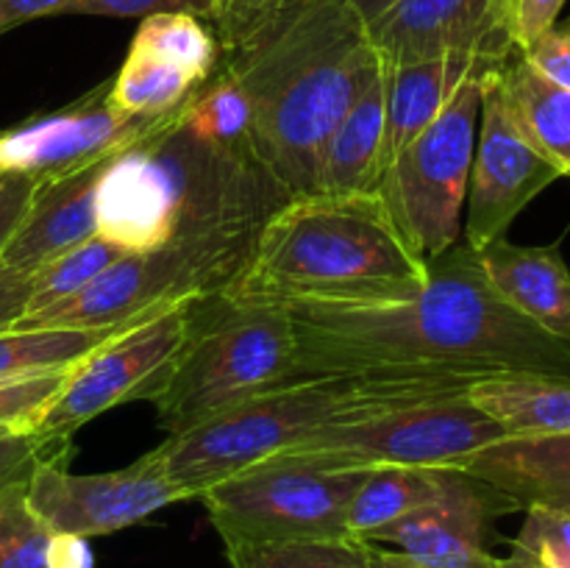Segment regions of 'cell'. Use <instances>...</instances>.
I'll use <instances>...</instances> for the list:
<instances>
[{"mask_svg": "<svg viewBox=\"0 0 570 568\" xmlns=\"http://www.w3.org/2000/svg\"><path fill=\"white\" fill-rule=\"evenodd\" d=\"M295 371L312 376H401L479 382L510 373L570 376V343L512 310L465 239L429 262L410 298L287 304Z\"/></svg>", "mask_w": 570, "mask_h": 568, "instance_id": "6da1fadb", "label": "cell"}, {"mask_svg": "<svg viewBox=\"0 0 570 568\" xmlns=\"http://www.w3.org/2000/svg\"><path fill=\"white\" fill-rule=\"evenodd\" d=\"M217 67L248 98L254 156L287 200L315 193L323 148L382 56L348 0H271L220 39Z\"/></svg>", "mask_w": 570, "mask_h": 568, "instance_id": "7a4b0ae2", "label": "cell"}, {"mask_svg": "<svg viewBox=\"0 0 570 568\" xmlns=\"http://www.w3.org/2000/svg\"><path fill=\"white\" fill-rule=\"evenodd\" d=\"M429 265L406 243L382 193L287 198L265 217L223 298L243 304H351L410 298Z\"/></svg>", "mask_w": 570, "mask_h": 568, "instance_id": "3957f363", "label": "cell"}, {"mask_svg": "<svg viewBox=\"0 0 570 568\" xmlns=\"http://www.w3.org/2000/svg\"><path fill=\"white\" fill-rule=\"evenodd\" d=\"M468 390L465 382L401 376H312L254 395L198 427L156 445L170 479L189 499L232 473L289 451L337 423L360 421L395 407Z\"/></svg>", "mask_w": 570, "mask_h": 568, "instance_id": "277c9868", "label": "cell"}, {"mask_svg": "<svg viewBox=\"0 0 570 568\" xmlns=\"http://www.w3.org/2000/svg\"><path fill=\"white\" fill-rule=\"evenodd\" d=\"M289 382H298V371L287 310L215 295L195 310L181 360L154 401L156 415L173 438Z\"/></svg>", "mask_w": 570, "mask_h": 568, "instance_id": "5b68a950", "label": "cell"}, {"mask_svg": "<svg viewBox=\"0 0 570 568\" xmlns=\"http://www.w3.org/2000/svg\"><path fill=\"white\" fill-rule=\"evenodd\" d=\"M259 228H215L145 254H122L81 293L22 315L11 329H120L178 301L215 298L239 276Z\"/></svg>", "mask_w": 570, "mask_h": 568, "instance_id": "8992f818", "label": "cell"}, {"mask_svg": "<svg viewBox=\"0 0 570 568\" xmlns=\"http://www.w3.org/2000/svg\"><path fill=\"white\" fill-rule=\"evenodd\" d=\"M367 468L276 454L198 496L223 546L345 538L348 510Z\"/></svg>", "mask_w": 570, "mask_h": 568, "instance_id": "52a82bcc", "label": "cell"}, {"mask_svg": "<svg viewBox=\"0 0 570 568\" xmlns=\"http://www.w3.org/2000/svg\"><path fill=\"white\" fill-rule=\"evenodd\" d=\"M488 76L462 84L451 104L384 167L379 182L390 215L426 265L462 239V206Z\"/></svg>", "mask_w": 570, "mask_h": 568, "instance_id": "ba28073f", "label": "cell"}, {"mask_svg": "<svg viewBox=\"0 0 570 568\" xmlns=\"http://www.w3.org/2000/svg\"><path fill=\"white\" fill-rule=\"evenodd\" d=\"M499 421L468 390L395 407L312 434L284 454L315 457L343 468H462L476 451L504 440Z\"/></svg>", "mask_w": 570, "mask_h": 568, "instance_id": "9c48e42d", "label": "cell"}, {"mask_svg": "<svg viewBox=\"0 0 570 568\" xmlns=\"http://www.w3.org/2000/svg\"><path fill=\"white\" fill-rule=\"evenodd\" d=\"M200 301H178L117 332L67 371L65 388L33 429L45 438H72L76 429L131 401H156L193 334Z\"/></svg>", "mask_w": 570, "mask_h": 568, "instance_id": "30bf717a", "label": "cell"}, {"mask_svg": "<svg viewBox=\"0 0 570 568\" xmlns=\"http://www.w3.org/2000/svg\"><path fill=\"white\" fill-rule=\"evenodd\" d=\"M560 178V167L534 148L515 120L501 87V70H493L482 84L462 239L479 251L493 239L507 237L515 217Z\"/></svg>", "mask_w": 570, "mask_h": 568, "instance_id": "8fae6325", "label": "cell"}, {"mask_svg": "<svg viewBox=\"0 0 570 568\" xmlns=\"http://www.w3.org/2000/svg\"><path fill=\"white\" fill-rule=\"evenodd\" d=\"M28 505L56 535L100 538L187 501L154 451L106 473H70L67 462H42L26 484Z\"/></svg>", "mask_w": 570, "mask_h": 568, "instance_id": "7c38bea8", "label": "cell"}, {"mask_svg": "<svg viewBox=\"0 0 570 568\" xmlns=\"http://www.w3.org/2000/svg\"><path fill=\"white\" fill-rule=\"evenodd\" d=\"M176 115V111H173ZM167 117H128L109 100V81L98 84L50 115L0 131V173H22L37 184L106 161L159 131Z\"/></svg>", "mask_w": 570, "mask_h": 568, "instance_id": "4fadbf2b", "label": "cell"}, {"mask_svg": "<svg viewBox=\"0 0 570 568\" xmlns=\"http://www.w3.org/2000/svg\"><path fill=\"white\" fill-rule=\"evenodd\" d=\"M512 14L515 0H399L367 33L387 65L451 53L507 61L518 53Z\"/></svg>", "mask_w": 570, "mask_h": 568, "instance_id": "5bb4252c", "label": "cell"}, {"mask_svg": "<svg viewBox=\"0 0 570 568\" xmlns=\"http://www.w3.org/2000/svg\"><path fill=\"white\" fill-rule=\"evenodd\" d=\"M501 512H515L510 499L456 468L449 490L432 505L406 512L376 529L371 543L401 551L434 568H499L501 557L488 549L490 523Z\"/></svg>", "mask_w": 570, "mask_h": 568, "instance_id": "9a60e30c", "label": "cell"}, {"mask_svg": "<svg viewBox=\"0 0 570 568\" xmlns=\"http://www.w3.org/2000/svg\"><path fill=\"white\" fill-rule=\"evenodd\" d=\"M178 223L181 200L156 150L154 134L104 161L95 184V226L100 237L126 254H145L173 243Z\"/></svg>", "mask_w": 570, "mask_h": 568, "instance_id": "2e32d148", "label": "cell"}, {"mask_svg": "<svg viewBox=\"0 0 570 568\" xmlns=\"http://www.w3.org/2000/svg\"><path fill=\"white\" fill-rule=\"evenodd\" d=\"M100 167L104 161L70 173V176L37 184V193L20 228L0 254V267L33 276L50 259L95 237L98 234L95 184H98Z\"/></svg>", "mask_w": 570, "mask_h": 568, "instance_id": "e0dca14e", "label": "cell"}, {"mask_svg": "<svg viewBox=\"0 0 570 568\" xmlns=\"http://www.w3.org/2000/svg\"><path fill=\"white\" fill-rule=\"evenodd\" d=\"M507 61L468 53L399 65L384 61V167L451 104L462 84L501 70Z\"/></svg>", "mask_w": 570, "mask_h": 568, "instance_id": "ac0fdd59", "label": "cell"}, {"mask_svg": "<svg viewBox=\"0 0 570 568\" xmlns=\"http://www.w3.org/2000/svg\"><path fill=\"white\" fill-rule=\"evenodd\" d=\"M476 256L490 287L512 310L570 343V271L560 245H515L499 237Z\"/></svg>", "mask_w": 570, "mask_h": 568, "instance_id": "d6986e66", "label": "cell"}, {"mask_svg": "<svg viewBox=\"0 0 570 568\" xmlns=\"http://www.w3.org/2000/svg\"><path fill=\"white\" fill-rule=\"evenodd\" d=\"M462 471L499 490L515 510H570V432L504 438L476 451Z\"/></svg>", "mask_w": 570, "mask_h": 568, "instance_id": "ffe728a7", "label": "cell"}, {"mask_svg": "<svg viewBox=\"0 0 570 568\" xmlns=\"http://www.w3.org/2000/svg\"><path fill=\"white\" fill-rule=\"evenodd\" d=\"M384 173V61L351 104L323 148L315 193L354 195L379 189Z\"/></svg>", "mask_w": 570, "mask_h": 568, "instance_id": "44dd1931", "label": "cell"}, {"mask_svg": "<svg viewBox=\"0 0 570 568\" xmlns=\"http://www.w3.org/2000/svg\"><path fill=\"white\" fill-rule=\"evenodd\" d=\"M479 410L504 427L507 438L570 432V376L510 373L468 384Z\"/></svg>", "mask_w": 570, "mask_h": 568, "instance_id": "7402d4cb", "label": "cell"}, {"mask_svg": "<svg viewBox=\"0 0 570 568\" xmlns=\"http://www.w3.org/2000/svg\"><path fill=\"white\" fill-rule=\"evenodd\" d=\"M501 87L534 148L570 176V89L540 76L521 53L501 67Z\"/></svg>", "mask_w": 570, "mask_h": 568, "instance_id": "603a6c76", "label": "cell"}, {"mask_svg": "<svg viewBox=\"0 0 570 568\" xmlns=\"http://www.w3.org/2000/svg\"><path fill=\"white\" fill-rule=\"evenodd\" d=\"M456 468H373L348 510V532L367 540L406 512L432 505L449 490Z\"/></svg>", "mask_w": 570, "mask_h": 568, "instance_id": "cb8c5ba5", "label": "cell"}, {"mask_svg": "<svg viewBox=\"0 0 570 568\" xmlns=\"http://www.w3.org/2000/svg\"><path fill=\"white\" fill-rule=\"evenodd\" d=\"M200 84L181 67L128 50L109 81V100L128 117H167L181 109Z\"/></svg>", "mask_w": 570, "mask_h": 568, "instance_id": "d4e9b609", "label": "cell"}, {"mask_svg": "<svg viewBox=\"0 0 570 568\" xmlns=\"http://www.w3.org/2000/svg\"><path fill=\"white\" fill-rule=\"evenodd\" d=\"M145 321V317H142ZM131 326V323H128ZM9 329L0 332V379L67 371L122 329Z\"/></svg>", "mask_w": 570, "mask_h": 568, "instance_id": "484cf974", "label": "cell"}, {"mask_svg": "<svg viewBox=\"0 0 570 568\" xmlns=\"http://www.w3.org/2000/svg\"><path fill=\"white\" fill-rule=\"evenodd\" d=\"M128 50L181 67L198 81H206L220 65V42L215 31L195 14L145 17Z\"/></svg>", "mask_w": 570, "mask_h": 568, "instance_id": "4316f807", "label": "cell"}, {"mask_svg": "<svg viewBox=\"0 0 570 568\" xmlns=\"http://www.w3.org/2000/svg\"><path fill=\"white\" fill-rule=\"evenodd\" d=\"M232 568H371V543L345 538L284 540V543L226 546Z\"/></svg>", "mask_w": 570, "mask_h": 568, "instance_id": "83f0119b", "label": "cell"}, {"mask_svg": "<svg viewBox=\"0 0 570 568\" xmlns=\"http://www.w3.org/2000/svg\"><path fill=\"white\" fill-rule=\"evenodd\" d=\"M122 254L126 251L117 248L115 243L104 239L100 234L83 239L76 248L65 251V254H59L31 276V295H28V304L22 315H33V312H42L48 306L72 298L87 284H92L106 267L115 265Z\"/></svg>", "mask_w": 570, "mask_h": 568, "instance_id": "f1b7e54d", "label": "cell"}, {"mask_svg": "<svg viewBox=\"0 0 570 568\" xmlns=\"http://www.w3.org/2000/svg\"><path fill=\"white\" fill-rule=\"evenodd\" d=\"M26 484L0 490V568H50L53 532L28 505Z\"/></svg>", "mask_w": 570, "mask_h": 568, "instance_id": "f546056e", "label": "cell"}, {"mask_svg": "<svg viewBox=\"0 0 570 568\" xmlns=\"http://www.w3.org/2000/svg\"><path fill=\"white\" fill-rule=\"evenodd\" d=\"M499 568H570V510L529 507Z\"/></svg>", "mask_w": 570, "mask_h": 568, "instance_id": "4dcf8cb0", "label": "cell"}, {"mask_svg": "<svg viewBox=\"0 0 570 568\" xmlns=\"http://www.w3.org/2000/svg\"><path fill=\"white\" fill-rule=\"evenodd\" d=\"M67 371L0 379V427L14 429V432H33L65 388Z\"/></svg>", "mask_w": 570, "mask_h": 568, "instance_id": "1f68e13d", "label": "cell"}, {"mask_svg": "<svg viewBox=\"0 0 570 568\" xmlns=\"http://www.w3.org/2000/svg\"><path fill=\"white\" fill-rule=\"evenodd\" d=\"M70 454V438H45L0 427V490L28 482L42 462H67Z\"/></svg>", "mask_w": 570, "mask_h": 568, "instance_id": "d6a6232c", "label": "cell"}, {"mask_svg": "<svg viewBox=\"0 0 570 568\" xmlns=\"http://www.w3.org/2000/svg\"><path fill=\"white\" fill-rule=\"evenodd\" d=\"M61 14H87V17H154V14H195L209 22V0H70Z\"/></svg>", "mask_w": 570, "mask_h": 568, "instance_id": "836d02e7", "label": "cell"}, {"mask_svg": "<svg viewBox=\"0 0 570 568\" xmlns=\"http://www.w3.org/2000/svg\"><path fill=\"white\" fill-rule=\"evenodd\" d=\"M518 53L534 67L543 78L570 89V22L568 26H551L538 39L521 48Z\"/></svg>", "mask_w": 570, "mask_h": 568, "instance_id": "e575fe53", "label": "cell"}, {"mask_svg": "<svg viewBox=\"0 0 570 568\" xmlns=\"http://www.w3.org/2000/svg\"><path fill=\"white\" fill-rule=\"evenodd\" d=\"M33 193H37V182L22 176V173H3L0 176V254L20 228Z\"/></svg>", "mask_w": 570, "mask_h": 568, "instance_id": "d590c367", "label": "cell"}, {"mask_svg": "<svg viewBox=\"0 0 570 568\" xmlns=\"http://www.w3.org/2000/svg\"><path fill=\"white\" fill-rule=\"evenodd\" d=\"M568 0H515V14H512V39L515 48H527L532 39L557 26L562 14V6Z\"/></svg>", "mask_w": 570, "mask_h": 568, "instance_id": "8d00e7d4", "label": "cell"}, {"mask_svg": "<svg viewBox=\"0 0 570 568\" xmlns=\"http://www.w3.org/2000/svg\"><path fill=\"white\" fill-rule=\"evenodd\" d=\"M28 295H31V276L0 267V332H9L20 321Z\"/></svg>", "mask_w": 570, "mask_h": 568, "instance_id": "74e56055", "label": "cell"}, {"mask_svg": "<svg viewBox=\"0 0 570 568\" xmlns=\"http://www.w3.org/2000/svg\"><path fill=\"white\" fill-rule=\"evenodd\" d=\"M212 3V17H209V26L215 31L217 42L226 39L228 33L237 31L243 22H248L262 6H267L271 0H209Z\"/></svg>", "mask_w": 570, "mask_h": 568, "instance_id": "f35d334b", "label": "cell"}, {"mask_svg": "<svg viewBox=\"0 0 570 568\" xmlns=\"http://www.w3.org/2000/svg\"><path fill=\"white\" fill-rule=\"evenodd\" d=\"M67 3L70 0H0V33L39 17L61 14Z\"/></svg>", "mask_w": 570, "mask_h": 568, "instance_id": "ab89813d", "label": "cell"}, {"mask_svg": "<svg viewBox=\"0 0 570 568\" xmlns=\"http://www.w3.org/2000/svg\"><path fill=\"white\" fill-rule=\"evenodd\" d=\"M50 568H92V551L89 540L78 535H56L50 538L48 551Z\"/></svg>", "mask_w": 570, "mask_h": 568, "instance_id": "60d3db41", "label": "cell"}, {"mask_svg": "<svg viewBox=\"0 0 570 568\" xmlns=\"http://www.w3.org/2000/svg\"><path fill=\"white\" fill-rule=\"evenodd\" d=\"M367 543H371V540H367ZM371 568H434V566H423V562L412 560V557L401 555V551L371 543Z\"/></svg>", "mask_w": 570, "mask_h": 568, "instance_id": "b9f144b4", "label": "cell"}, {"mask_svg": "<svg viewBox=\"0 0 570 568\" xmlns=\"http://www.w3.org/2000/svg\"><path fill=\"white\" fill-rule=\"evenodd\" d=\"M348 3L354 6V11L362 17V22H365V26H371V22H376L379 17L384 14V11L393 9L399 0H348Z\"/></svg>", "mask_w": 570, "mask_h": 568, "instance_id": "7bdbcfd3", "label": "cell"}, {"mask_svg": "<svg viewBox=\"0 0 570 568\" xmlns=\"http://www.w3.org/2000/svg\"><path fill=\"white\" fill-rule=\"evenodd\" d=\"M0 176H3V173H0Z\"/></svg>", "mask_w": 570, "mask_h": 568, "instance_id": "ee69618b", "label": "cell"}]
</instances>
